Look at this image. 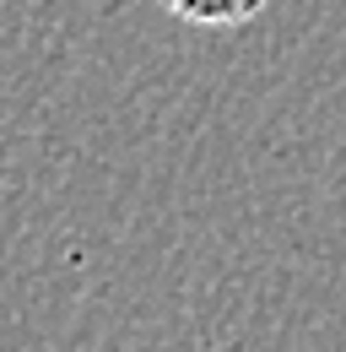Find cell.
<instances>
[{
    "label": "cell",
    "mask_w": 346,
    "mask_h": 352,
    "mask_svg": "<svg viewBox=\"0 0 346 352\" xmlns=\"http://www.w3.org/2000/svg\"><path fill=\"white\" fill-rule=\"evenodd\" d=\"M157 6L189 28H249L270 0H157Z\"/></svg>",
    "instance_id": "1"
}]
</instances>
